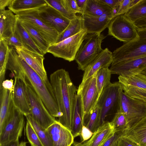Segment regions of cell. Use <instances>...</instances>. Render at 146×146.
<instances>
[{
    "instance_id": "obj_43",
    "label": "cell",
    "mask_w": 146,
    "mask_h": 146,
    "mask_svg": "<svg viewBox=\"0 0 146 146\" xmlns=\"http://www.w3.org/2000/svg\"><path fill=\"white\" fill-rule=\"evenodd\" d=\"M93 133L85 126L83 125L80 136L82 140L81 143L89 139L92 136Z\"/></svg>"
},
{
    "instance_id": "obj_21",
    "label": "cell",
    "mask_w": 146,
    "mask_h": 146,
    "mask_svg": "<svg viewBox=\"0 0 146 146\" xmlns=\"http://www.w3.org/2000/svg\"><path fill=\"white\" fill-rule=\"evenodd\" d=\"M114 132L110 122L107 121L98 127L91 137L83 143L78 142V146H102Z\"/></svg>"
},
{
    "instance_id": "obj_15",
    "label": "cell",
    "mask_w": 146,
    "mask_h": 146,
    "mask_svg": "<svg viewBox=\"0 0 146 146\" xmlns=\"http://www.w3.org/2000/svg\"><path fill=\"white\" fill-rule=\"evenodd\" d=\"M117 10H114L101 16L90 17L82 15L83 19V29L87 33H101L115 17Z\"/></svg>"
},
{
    "instance_id": "obj_41",
    "label": "cell",
    "mask_w": 146,
    "mask_h": 146,
    "mask_svg": "<svg viewBox=\"0 0 146 146\" xmlns=\"http://www.w3.org/2000/svg\"><path fill=\"white\" fill-rule=\"evenodd\" d=\"M131 0H122L117 9L115 17L124 15L131 8Z\"/></svg>"
},
{
    "instance_id": "obj_22",
    "label": "cell",
    "mask_w": 146,
    "mask_h": 146,
    "mask_svg": "<svg viewBox=\"0 0 146 146\" xmlns=\"http://www.w3.org/2000/svg\"><path fill=\"white\" fill-rule=\"evenodd\" d=\"M119 82L127 85V89L131 93L138 96L146 94V75L140 73L131 77H123L119 75Z\"/></svg>"
},
{
    "instance_id": "obj_35",
    "label": "cell",
    "mask_w": 146,
    "mask_h": 146,
    "mask_svg": "<svg viewBox=\"0 0 146 146\" xmlns=\"http://www.w3.org/2000/svg\"><path fill=\"white\" fill-rule=\"evenodd\" d=\"M47 4L53 7L65 17L71 20L77 17L74 14L69 10L64 4L63 0H45Z\"/></svg>"
},
{
    "instance_id": "obj_7",
    "label": "cell",
    "mask_w": 146,
    "mask_h": 146,
    "mask_svg": "<svg viewBox=\"0 0 146 146\" xmlns=\"http://www.w3.org/2000/svg\"><path fill=\"white\" fill-rule=\"evenodd\" d=\"M87 34L83 29L71 37L49 46L47 52L54 56L61 58L69 62L75 60L77 51Z\"/></svg>"
},
{
    "instance_id": "obj_52",
    "label": "cell",
    "mask_w": 146,
    "mask_h": 146,
    "mask_svg": "<svg viewBox=\"0 0 146 146\" xmlns=\"http://www.w3.org/2000/svg\"><path fill=\"white\" fill-rule=\"evenodd\" d=\"M71 146H78V142H74Z\"/></svg>"
},
{
    "instance_id": "obj_8",
    "label": "cell",
    "mask_w": 146,
    "mask_h": 146,
    "mask_svg": "<svg viewBox=\"0 0 146 146\" xmlns=\"http://www.w3.org/2000/svg\"><path fill=\"white\" fill-rule=\"evenodd\" d=\"M119 110L124 113L128 129L146 116V102L130 97L122 89L120 94Z\"/></svg>"
},
{
    "instance_id": "obj_27",
    "label": "cell",
    "mask_w": 146,
    "mask_h": 146,
    "mask_svg": "<svg viewBox=\"0 0 146 146\" xmlns=\"http://www.w3.org/2000/svg\"><path fill=\"white\" fill-rule=\"evenodd\" d=\"M80 95H76L75 106L73 114L72 129L71 132L74 138L80 136L83 126L82 110Z\"/></svg>"
},
{
    "instance_id": "obj_36",
    "label": "cell",
    "mask_w": 146,
    "mask_h": 146,
    "mask_svg": "<svg viewBox=\"0 0 146 146\" xmlns=\"http://www.w3.org/2000/svg\"><path fill=\"white\" fill-rule=\"evenodd\" d=\"M110 122L114 131L127 128L126 119L124 113L119 110L115 114Z\"/></svg>"
},
{
    "instance_id": "obj_18",
    "label": "cell",
    "mask_w": 146,
    "mask_h": 146,
    "mask_svg": "<svg viewBox=\"0 0 146 146\" xmlns=\"http://www.w3.org/2000/svg\"><path fill=\"white\" fill-rule=\"evenodd\" d=\"M46 129L52 139L53 146H71L74 142L71 131L57 120Z\"/></svg>"
},
{
    "instance_id": "obj_1",
    "label": "cell",
    "mask_w": 146,
    "mask_h": 146,
    "mask_svg": "<svg viewBox=\"0 0 146 146\" xmlns=\"http://www.w3.org/2000/svg\"><path fill=\"white\" fill-rule=\"evenodd\" d=\"M7 70L14 77L23 80L32 87L41 99L50 114L55 117L62 116L54 96L50 82L45 81L18 54L15 48L10 47Z\"/></svg>"
},
{
    "instance_id": "obj_32",
    "label": "cell",
    "mask_w": 146,
    "mask_h": 146,
    "mask_svg": "<svg viewBox=\"0 0 146 146\" xmlns=\"http://www.w3.org/2000/svg\"><path fill=\"white\" fill-rule=\"evenodd\" d=\"M124 15L134 23L146 17V0H140Z\"/></svg>"
},
{
    "instance_id": "obj_14",
    "label": "cell",
    "mask_w": 146,
    "mask_h": 146,
    "mask_svg": "<svg viewBox=\"0 0 146 146\" xmlns=\"http://www.w3.org/2000/svg\"><path fill=\"white\" fill-rule=\"evenodd\" d=\"M146 69V56L132 60L123 61L111 65V74L131 77L141 73Z\"/></svg>"
},
{
    "instance_id": "obj_39",
    "label": "cell",
    "mask_w": 146,
    "mask_h": 146,
    "mask_svg": "<svg viewBox=\"0 0 146 146\" xmlns=\"http://www.w3.org/2000/svg\"><path fill=\"white\" fill-rule=\"evenodd\" d=\"M125 130L114 131L102 146H112L123 136Z\"/></svg>"
},
{
    "instance_id": "obj_54",
    "label": "cell",
    "mask_w": 146,
    "mask_h": 146,
    "mask_svg": "<svg viewBox=\"0 0 146 146\" xmlns=\"http://www.w3.org/2000/svg\"><path fill=\"white\" fill-rule=\"evenodd\" d=\"M117 142L114 145L112 146H117Z\"/></svg>"
},
{
    "instance_id": "obj_9",
    "label": "cell",
    "mask_w": 146,
    "mask_h": 146,
    "mask_svg": "<svg viewBox=\"0 0 146 146\" xmlns=\"http://www.w3.org/2000/svg\"><path fill=\"white\" fill-rule=\"evenodd\" d=\"M108 28V35L125 43L133 40L138 36V29L124 15L115 17Z\"/></svg>"
},
{
    "instance_id": "obj_11",
    "label": "cell",
    "mask_w": 146,
    "mask_h": 146,
    "mask_svg": "<svg viewBox=\"0 0 146 146\" xmlns=\"http://www.w3.org/2000/svg\"><path fill=\"white\" fill-rule=\"evenodd\" d=\"M38 9L24 11L15 15L18 19L27 22L36 29L46 40L50 46L56 43L59 34L40 18L38 13Z\"/></svg>"
},
{
    "instance_id": "obj_47",
    "label": "cell",
    "mask_w": 146,
    "mask_h": 146,
    "mask_svg": "<svg viewBox=\"0 0 146 146\" xmlns=\"http://www.w3.org/2000/svg\"><path fill=\"white\" fill-rule=\"evenodd\" d=\"M137 29L146 28V17L133 23Z\"/></svg>"
},
{
    "instance_id": "obj_23",
    "label": "cell",
    "mask_w": 146,
    "mask_h": 146,
    "mask_svg": "<svg viewBox=\"0 0 146 146\" xmlns=\"http://www.w3.org/2000/svg\"><path fill=\"white\" fill-rule=\"evenodd\" d=\"M17 20L10 10L0 11V39L7 38L15 32Z\"/></svg>"
},
{
    "instance_id": "obj_30",
    "label": "cell",
    "mask_w": 146,
    "mask_h": 146,
    "mask_svg": "<svg viewBox=\"0 0 146 146\" xmlns=\"http://www.w3.org/2000/svg\"><path fill=\"white\" fill-rule=\"evenodd\" d=\"M83 29V19L82 16H78L70 21L66 29L59 35L56 43L59 42L80 32Z\"/></svg>"
},
{
    "instance_id": "obj_33",
    "label": "cell",
    "mask_w": 146,
    "mask_h": 146,
    "mask_svg": "<svg viewBox=\"0 0 146 146\" xmlns=\"http://www.w3.org/2000/svg\"><path fill=\"white\" fill-rule=\"evenodd\" d=\"M25 117L27 121L31 124L44 146H53L52 139L46 129L39 125L30 115Z\"/></svg>"
},
{
    "instance_id": "obj_20",
    "label": "cell",
    "mask_w": 146,
    "mask_h": 146,
    "mask_svg": "<svg viewBox=\"0 0 146 146\" xmlns=\"http://www.w3.org/2000/svg\"><path fill=\"white\" fill-rule=\"evenodd\" d=\"M0 132L13 115L15 107L13 100V92L0 88Z\"/></svg>"
},
{
    "instance_id": "obj_46",
    "label": "cell",
    "mask_w": 146,
    "mask_h": 146,
    "mask_svg": "<svg viewBox=\"0 0 146 146\" xmlns=\"http://www.w3.org/2000/svg\"><path fill=\"white\" fill-rule=\"evenodd\" d=\"M2 87L13 92L14 89L13 80L11 79L10 80H4L0 86V88Z\"/></svg>"
},
{
    "instance_id": "obj_5",
    "label": "cell",
    "mask_w": 146,
    "mask_h": 146,
    "mask_svg": "<svg viewBox=\"0 0 146 146\" xmlns=\"http://www.w3.org/2000/svg\"><path fill=\"white\" fill-rule=\"evenodd\" d=\"M137 33L135 39L125 43L112 52L111 65L146 56V28L138 29Z\"/></svg>"
},
{
    "instance_id": "obj_51",
    "label": "cell",
    "mask_w": 146,
    "mask_h": 146,
    "mask_svg": "<svg viewBox=\"0 0 146 146\" xmlns=\"http://www.w3.org/2000/svg\"><path fill=\"white\" fill-rule=\"evenodd\" d=\"M26 143V142H22L20 143L19 146H27Z\"/></svg>"
},
{
    "instance_id": "obj_31",
    "label": "cell",
    "mask_w": 146,
    "mask_h": 146,
    "mask_svg": "<svg viewBox=\"0 0 146 146\" xmlns=\"http://www.w3.org/2000/svg\"><path fill=\"white\" fill-rule=\"evenodd\" d=\"M10 47L3 39H0V86L5 80Z\"/></svg>"
},
{
    "instance_id": "obj_29",
    "label": "cell",
    "mask_w": 146,
    "mask_h": 146,
    "mask_svg": "<svg viewBox=\"0 0 146 146\" xmlns=\"http://www.w3.org/2000/svg\"><path fill=\"white\" fill-rule=\"evenodd\" d=\"M18 19L28 33L35 45L44 54L47 53L50 45L46 40L30 24L25 21Z\"/></svg>"
},
{
    "instance_id": "obj_4",
    "label": "cell",
    "mask_w": 146,
    "mask_h": 146,
    "mask_svg": "<svg viewBox=\"0 0 146 146\" xmlns=\"http://www.w3.org/2000/svg\"><path fill=\"white\" fill-rule=\"evenodd\" d=\"M106 36L101 33H87L76 54L75 60L78 69L84 71L103 50L102 43Z\"/></svg>"
},
{
    "instance_id": "obj_2",
    "label": "cell",
    "mask_w": 146,
    "mask_h": 146,
    "mask_svg": "<svg viewBox=\"0 0 146 146\" xmlns=\"http://www.w3.org/2000/svg\"><path fill=\"white\" fill-rule=\"evenodd\" d=\"M50 78L58 106L62 114L58 121L71 131L77 89L72 81L68 72L63 69L54 72Z\"/></svg>"
},
{
    "instance_id": "obj_37",
    "label": "cell",
    "mask_w": 146,
    "mask_h": 146,
    "mask_svg": "<svg viewBox=\"0 0 146 146\" xmlns=\"http://www.w3.org/2000/svg\"><path fill=\"white\" fill-rule=\"evenodd\" d=\"M100 112V109L97 105L91 111L89 119L85 126L93 133L99 127Z\"/></svg>"
},
{
    "instance_id": "obj_49",
    "label": "cell",
    "mask_w": 146,
    "mask_h": 146,
    "mask_svg": "<svg viewBox=\"0 0 146 146\" xmlns=\"http://www.w3.org/2000/svg\"><path fill=\"white\" fill-rule=\"evenodd\" d=\"M13 0H0V11L5 10V7L9 6Z\"/></svg>"
},
{
    "instance_id": "obj_17",
    "label": "cell",
    "mask_w": 146,
    "mask_h": 146,
    "mask_svg": "<svg viewBox=\"0 0 146 146\" xmlns=\"http://www.w3.org/2000/svg\"><path fill=\"white\" fill-rule=\"evenodd\" d=\"M17 52L26 62L45 81H49L44 65V56L26 49L23 47L15 48Z\"/></svg>"
},
{
    "instance_id": "obj_34",
    "label": "cell",
    "mask_w": 146,
    "mask_h": 146,
    "mask_svg": "<svg viewBox=\"0 0 146 146\" xmlns=\"http://www.w3.org/2000/svg\"><path fill=\"white\" fill-rule=\"evenodd\" d=\"M111 74L108 67L102 68L96 73V86L100 95L103 90L111 83Z\"/></svg>"
},
{
    "instance_id": "obj_40",
    "label": "cell",
    "mask_w": 146,
    "mask_h": 146,
    "mask_svg": "<svg viewBox=\"0 0 146 146\" xmlns=\"http://www.w3.org/2000/svg\"><path fill=\"white\" fill-rule=\"evenodd\" d=\"M63 1L67 8L71 12L75 14H83V11L78 6L76 0H63Z\"/></svg>"
},
{
    "instance_id": "obj_3",
    "label": "cell",
    "mask_w": 146,
    "mask_h": 146,
    "mask_svg": "<svg viewBox=\"0 0 146 146\" xmlns=\"http://www.w3.org/2000/svg\"><path fill=\"white\" fill-rule=\"evenodd\" d=\"M122 89L119 81L111 83L102 91L97 105L100 109L99 127L106 121L108 116H114L120 109V94Z\"/></svg>"
},
{
    "instance_id": "obj_44",
    "label": "cell",
    "mask_w": 146,
    "mask_h": 146,
    "mask_svg": "<svg viewBox=\"0 0 146 146\" xmlns=\"http://www.w3.org/2000/svg\"><path fill=\"white\" fill-rule=\"evenodd\" d=\"M117 146H139L134 142L125 136H123L119 140Z\"/></svg>"
},
{
    "instance_id": "obj_24",
    "label": "cell",
    "mask_w": 146,
    "mask_h": 146,
    "mask_svg": "<svg viewBox=\"0 0 146 146\" xmlns=\"http://www.w3.org/2000/svg\"><path fill=\"white\" fill-rule=\"evenodd\" d=\"M139 146H146V116L130 128L123 135Z\"/></svg>"
},
{
    "instance_id": "obj_16",
    "label": "cell",
    "mask_w": 146,
    "mask_h": 146,
    "mask_svg": "<svg viewBox=\"0 0 146 146\" xmlns=\"http://www.w3.org/2000/svg\"><path fill=\"white\" fill-rule=\"evenodd\" d=\"M13 100L15 107L26 116L31 111L26 89V84L21 78L14 76Z\"/></svg>"
},
{
    "instance_id": "obj_19",
    "label": "cell",
    "mask_w": 146,
    "mask_h": 146,
    "mask_svg": "<svg viewBox=\"0 0 146 146\" xmlns=\"http://www.w3.org/2000/svg\"><path fill=\"white\" fill-rule=\"evenodd\" d=\"M113 61L112 53L108 48L101 52L87 66L84 70L81 83L93 76L100 69L108 67Z\"/></svg>"
},
{
    "instance_id": "obj_48",
    "label": "cell",
    "mask_w": 146,
    "mask_h": 146,
    "mask_svg": "<svg viewBox=\"0 0 146 146\" xmlns=\"http://www.w3.org/2000/svg\"><path fill=\"white\" fill-rule=\"evenodd\" d=\"M19 139L12 140L0 144V146H19Z\"/></svg>"
},
{
    "instance_id": "obj_50",
    "label": "cell",
    "mask_w": 146,
    "mask_h": 146,
    "mask_svg": "<svg viewBox=\"0 0 146 146\" xmlns=\"http://www.w3.org/2000/svg\"><path fill=\"white\" fill-rule=\"evenodd\" d=\"M76 1L78 6L82 9L83 13L86 6L87 0H76Z\"/></svg>"
},
{
    "instance_id": "obj_6",
    "label": "cell",
    "mask_w": 146,
    "mask_h": 146,
    "mask_svg": "<svg viewBox=\"0 0 146 146\" xmlns=\"http://www.w3.org/2000/svg\"><path fill=\"white\" fill-rule=\"evenodd\" d=\"M96 73L79 85L77 94L81 97L82 122L86 126L92 110L96 107L100 96L96 86Z\"/></svg>"
},
{
    "instance_id": "obj_45",
    "label": "cell",
    "mask_w": 146,
    "mask_h": 146,
    "mask_svg": "<svg viewBox=\"0 0 146 146\" xmlns=\"http://www.w3.org/2000/svg\"><path fill=\"white\" fill-rule=\"evenodd\" d=\"M113 10H117L122 0H101Z\"/></svg>"
},
{
    "instance_id": "obj_26",
    "label": "cell",
    "mask_w": 146,
    "mask_h": 146,
    "mask_svg": "<svg viewBox=\"0 0 146 146\" xmlns=\"http://www.w3.org/2000/svg\"><path fill=\"white\" fill-rule=\"evenodd\" d=\"M47 4L45 0H13L8 8L16 14L24 11L38 9Z\"/></svg>"
},
{
    "instance_id": "obj_38",
    "label": "cell",
    "mask_w": 146,
    "mask_h": 146,
    "mask_svg": "<svg viewBox=\"0 0 146 146\" xmlns=\"http://www.w3.org/2000/svg\"><path fill=\"white\" fill-rule=\"evenodd\" d=\"M25 131L27 139L31 146H44L35 131L27 121Z\"/></svg>"
},
{
    "instance_id": "obj_12",
    "label": "cell",
    "mask_w": 146,
    "mask_h": 146,
    "mask_svg": "<svg viewBox=\"0 0 146 146\" xmlns=\"http://www.w3.org/2000/svg\"><path fill=\"white\" fill-rule=\"evenodd\" d=\"M40 18L49 27L60 34L69 25V20L58 11L47 4L38 10Z\"/></svg>"
},
{
    "instance_id": "obj_53",
    "label": "cell",
    "mask_w": 146,
    "mask_h": 146,
    "mask_svg": "<svg viewBox=\"0 0 146 146\" xmlns=\"http://www.w3.org/2000/svg\"><path fill=\"white\" fill-rule=\"evenodd\" d=\"M141 73L146 75V69L143 71Z\"/></svg>"
},
{
    "instance_id": "obj_10",
    "label": "cell",
    "mask_w": 146,
    "mask_h": 146,
    "mask_svg": "<svg viewBox=\"0 0 146 146\" xmlns=\"http://www.w3.org/2000/svg\"><path fill=\"white\" fill-rule=\"evenodd\" d=\"M26 89L31 109V115L37 123L47 129L57 120L49 113L43 102L34 89L26 85Z\"/></svg>"
},
{
    "instance_id": "obj_13",
    "label": "cell",
    "mask_w": 146,
    "mask_h": 146,
    "mask_svg": "<svg viewBox=\"0 0 146 146\" xmlns=\"http://www.w3.org/2000/svg\"><path fill=\"white\" fill-rule=\"evenodd\" d=\"M24 116L15 108L12 117L0 132V144L21 137L24 125Z\"/></svg>"
},
{
    "instance_id": "obj_42",
    "label": "cell",
    "mask_w": 146,
    "mask_h": 146,
    "mask_svg": "<svg viewBox=\"0 0 146 146\" xmlns=\"http://www.w3.org/2000/svg\"><path fill=\"white\" fill-rule=\"evenodd\" d=\"M9 46L15 48L17 47H23L19 38L14 32L9 37L3 39Z\"/></svg>"
},
{
    "instance_id": "obj_25",
    "label": "cell",
    "mask_w": 146,
    "mask_h": 146,
    "mask_svg": "<svg viewBox=\"0 0 146 146\" xmlns=\"http://www.w3.org/2000/svg\"><path fill=\"white\" fill-rule=\"evenodd\" d=\"M15 33L21 42L23 47L31 52L44 56V54L35 45L18 19Z\"/></svg>"
},
{
    "instance_id": "obj_28",
    "label": "cell",
    "mask_w": 146,
    "mask_h": 146,
    "mask_svg": "<svg viewBox=\"0 0 146 146\" xmlns=\"http://www.w3.org/2000/svg\"><path fill=\"white\" fill-rule=\"evenodd\" d=\"M113 10L101 0H87L85 8L82 15L97 17Z\"/></svg>"
}]
</instances>
